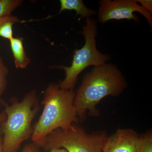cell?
Segmentation results:
<instances>
[{"instance_id": "6da1fadb", "label": "cell", "mask_w": 152, "mask_h": 152, "mask_svg": "<svg viewBox=\"0 0 152 152\" xmlns=\"http://www.w3.org/2000/svg\"><path fill=\"white\" fill-rule=\"evenodd\" d=\"M126 82L118 67L105 63L94 67L84 76L77 89L74 104L79 121H83L88 112L92 115H99L96 107L107 96H117L127 87Z\"/></svg>"}, {"instance_id": "7a4b0ae2", "label": "cell", "mask_w": 152, "mask_h": 152, "mask_svg": "<svg viewBox=\"0 0 152 152\" xmlns=\"http://www.w3.org/2000/svg\"><path fill=\"white\" fill-rule=\"evenodd\" d=\"M75 95L74 89L61 88L56 83L48 86L42 102V113L33 126V142L37 145L53 131L68 129L80 121L74 104Z\"/></svg>"}, {"instance_id": "3957f363", "label": "cell", "mask_w": 152, "mask_h": 152, "mask_svg": "<svg viewBox=\"0 0 152 152\" xmlns=\"http://www.w3.org/2000/svg\"><path fill=\"white\" fill-rule=\"evenodd\" d=\"M11 105L3 102L7 118L0 124V132L4 135L3 152H17L21 145L31 137L32 123L40 110L36 90L28 93L21 101L15 97Z\"/></svg>"}, {"instance_id": "277c9868", "label": "cell", "mask_w": 152, "mask_h": 152, "mask_svg": "<svg viewBox=\"0 0 152 152\" xmlns=\"http://www.w3.org/2000/svg\"><path fill=\"white\" fill-rule=\"evenodd\" d=\"M82 28L80 33L84 36L85 45L81 48L75 50L71 65L55 66L65 72V78L58 84L61 88L74 89L78 76L85 69L90 66L102 65L110 59L109 55L102 53L97 48L96 37L98 29L96 21L91 18H87Z\"/></svg>"}, {"instance_id": "5b68a950", "label": "cell", "mask_w": 152, "mask_h": 152, "mask_svg": "<svg viewBox=\"0 0 152 152\" xmlns=\"http://www.w3.org/2000/svg\"><path fill=\"white\" fill-rule=\"evenodd\" d=\"M106 138L103 132L89 134L73 124L68 129L53 131L37 145L46 151L64 148L68 152H102Z\"/></svg>"}, {"instance_id": "8992f818", "label": "cell", "mask_w": 152, "mask_h": 152, "mask_svg": "<svg viewBox=\"0 0 152 152\" xmlns=\"http://www.w3.org/2000/svg\"><path fill=\"white\" fill-rule=\"evenodd\" d=\"M99 21L105 23L111 20H133L136 23L140 19L134 14L137 12L146 19L152 28V14L144 9L136 0H102L99 2Z\"/></svg>"}, {"instance_id": "52a82bcc", "label": "cell", "mask_w": 152, "mask_h": 152, "mask_svg": "<svg viewBox=\"0 0 152 152\" xmlns=\"http://www.w3.org/2000/svg\"><path fill=\"white\" fill-rule=\"evenodd\" d=\"M140 136L134 130L119 129L106 138L102 152H137Z\"/></svg>"}, {"instance_id": "ba28073f", "label": "cell", "mask_w": 152, "mask_h": 152, "mask_svg": "<svg viewBox=\"0 0 152 152\" xmlns=\"http://www.w3.org/2000/svg\"><path fill=\"white\" fill-rule=\"evenodd\" d=\"M10 41L16 67L25 69L31 63V60L26 55L23 42V39L13 37Z\"/></svg>"}, {"instance_id": "9c48e42d", "label": "cell", "mask_w": 152, "mask_h": 152, "mask_svg": "<svg viewBox=\"0 0 152 152\" xmlns=\"http://www.w3.org/2000/svg\"><path fill=\"white\" fill-rule=\"evenodd\" d=\"M61 8L59 13L64 10H75L76 16H80L82 18H91L93 15L96 14L94 10L87 7L82 0H61Z\"/></svg>"}, {"instance_id": "30bf717a", "label": "cell", "mask_w": 152, "mask_h": 152, "mask_svg": "<svg viewBox=\"0 0 152 152\" xmlns=\"http://www.w3.org/2000/svg\"><path fill=\"white\" fill-rule=\"evenodd\" d=\"M22 3L21 0H0V18L11 16L12 12Z\"/></svg>"}, {"instance_id": "8fae6325", "label": "cell", "mask_w": 152, "mask_h": 152, "mask_svg": "<svg viewBox=\"0 0 152 152\" xmlns=\"http://www.w3.org/2000/svg\"><path fill=\"white\" fill-rule=\"evenodd\" d=\"M20 20L15 17L13 19L6 20L0 25V37L10 40L13 38V26Z\"/></svg>"}, {"instance_id": "7c38bea8", "label": "cell", "mask_w": 152, "mask_h": 152, "mask_svg": "<svg viewBox=\"0 0 152 152\" xmlns=\"http://www.w3.org/2000/svg\"><path fill=\"white\" fill-rule=\"evenodd\" d=\"M8 73V68L4 64L1 58L0 57V107L4 102L2 99V96L7 88V76Z\"/></svg>"}, {"instance_id": "4fadbf2b", "label": "cell", "mask_w": 152, "mask_h": 152, "mask_svg": "<svg viewBox=\"0 0 152 152\" xmlns=\"http://www.w3.org/2000/svg\"><path fill=\"white\" fill-rule=\"evenodd\" d=\"M137 152H152V134L148 132L140 136V142Z\"/></svg>"}, {"instance_id": "5bb4252c", "label": "cell", "mask_w": 152, "mask_h": 152, "mask_svg": "<svg viewBox=\"0 0 152 152\" xmlns=\"http://www.w3.org/2000/svg\"><path fill=\"white\" fill-rule=\"evenodd\" d=\"M40 148L34 143L26 145L20 152H40Z\"/></svg>"}, {"instance_id": "9a60e30c", "label": "cell", "mask_w": 152, "mask_h": 152, "mask_svg": "<svg viewBox=\"0 0 152 152\" xmlns=\"http://www.w3.org/2000/svg\"><path fill=\"white\" fill-rule=\"evenodd\" d=\"M136 1L146 10L152 14V1L151 0H136Z\"/></svg>"}, {"instance_id": "2e32d148", "label": "cell", "mask_w": 152, "mask_h": 152, "mask_svg": "<svg viewBox=\"0 0 152 152\" xmlns=\"http://www.w3.org/2000/svg\"><path fill=\"white\" fill-rule=\"evenodd\" d=\"M7 118V115L4 110L0 113V124L4 122Z\"/></svg>"}, {"instance_id": "e0dca14e", "label": "cell", "mask_w": 152, "mask_h": 152, "mask_svg": "<svg viewBox=\"0 0 152 152\" xmlns=\"http://www.w3.org/2000/svg\"><path fill=\"white\" fill-rule=\"evenodd\" d=\"M49 152H68L64 148H53L50 150Z\"/></svg>"}, {"instance_id": "ac0fdd59", "label": "cell", "mask_w": 152, "mask_h": 152, "mask_svg": "<svg viewBox=\"0 0 152 152\" xmlns=\"http://www.w3.org/2000/svg\"><path fill=\"white\" fill-rule=\"evenodd\" d=\"M15 17L12 16H10L4 17V18H0V25L2 23L6 21V20H10L13 18Z\"/></svg>"}, {"instance_id": "d6986e66", "label": "cell", "mask_w": 152, "mask_h": 152, "mask_svg": "<svg viewBox=\"0 0 152 152\" xmlns=\"http://www.w3.org/2000/svg\"><path fill=\"white\" fill-rule=\"evenodd\" d=\"M0 152H3V139L0 132Z\"/></svg>"}]
</instances>
